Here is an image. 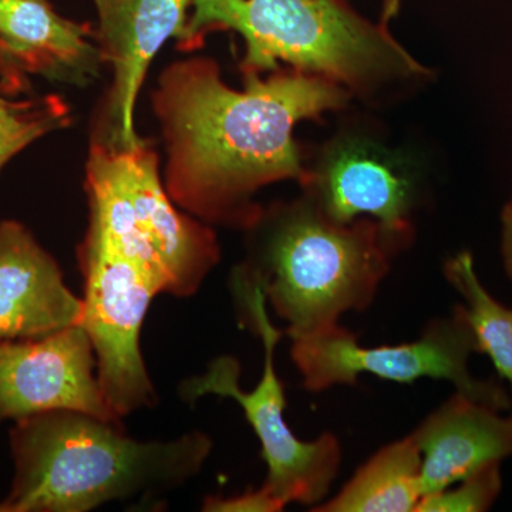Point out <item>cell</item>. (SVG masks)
Segmentation results:
<instances>
[{"label": "cell", "instance_id": "1", "mask_svg": "<svg viewBox=\"0 0 512 512\" xmlns=\"http://www.w3.org/2000/svg\"><path fill=\"white\" fill-rule=\"evenodd\" d=\"M244 77L238 92L222 82L214 60L175 62L158 80L153 109L171 200L204 224L247 231L264 211L256 192L279 181L302 184L308 174L293 128L345 106L349 92L295 69Z\"/></svg>", "mask_w": 512, "mask_h": 512}, {"label": "cell", "instance_id": "2", "mask_svg": "<svg viewBox=\"0 0 512 512\" xmlns=\"http://www.w3.org/2000/svg\"><path fill=\"white\" fill-rule=\"evenodd\" d=\"M10 447L15 477L0 512H87L178 490L200 474L212 440H134L120 421L55 410L16 420Z\"/></svg>", "mask_w": 512, "mask_h": 512}, {"label": "cell", "instance_id": "3", "mask_svg": "<svg viewBox=\"0 0 512 512\" xmlns=\"http://www.w3.org/2000/svg\"><path fill=\"white\" fill-rule=\"evenodd\" d=\"M247 232V259L232 275L261 289L292 340L367 311L394 258L412 242L372 218L336 224L305 195L262 211Z\"/></svg>", "mask_w": 512, "mask_h": 512}, {"label": "cell", "instance_id": "4", "mask_svg": "<svg viewBox=\"0 0 512 512\" xmlns=\"http://www.w3.org/2000/svg\"><path fill=\"white\" fill-rule=\"evenodd\" d=\"M191 10L178 49L190 52L208 33L234 30L247 45L244 76L285 63L365 96L427 73L386 26L363 19L345 0H194Z\"/></svg>", "mask_w": 512, "mask_h": 512}, {"label": "cell", "instance_id": "5", "mask_svg": "<svg viewBox=\"0 0 512 512\" xmlns=\"http://www.w3.org/2000/svg\"><path fill=\"white\" fill-rule=\"evenodd\" d=\"M90 234L136 262L161 293L188 298L221 259L210 225L171 200L146 141L117 147L94 141L86 165Z\"/></svg>", "mask_w": 512, "mask_h": 512}, {"label": "cell", "instance_id": "6", "mask_svg": "<svg viewBox=\"0 0 512 512\" xmlns=\"http://www.w3.org/2000/svg\"><path fill=\"white\" fill-rule=\"evenodd\" d=\"M232 292L248 323L264 346V373L252 390L241 387V365L234 356L212 360L207 372L181 383V397L195 403L204 396H220L238 403L254 429L268 474L262 487L284 507L292 503L315 507L325 500L342 466L338 437L323 433L303 441L286 423L284 383L275 366L276 346L284 336L269 319L268 303L258 286L232 275Z\"/></svg>", "mask_w": 512, "mask_h": 512}, {"label": "cell", "instance_id": "7", "mask_svg": "<svg viewBox=\"0 0 512 512\" xmlns=\"http://www.w3.org/2000/svg\"><path fill=\"white\" fill-rule=\"evenodd\" d=\"M476 340L457 305L448 318L431 320L419 339L400 345L362 346L355 333L338 328L293 340V365L308 392L355 386L363 373L387 382L413 384L423 377L446 380L456 392L495 409L510 407L503 387L471 376L468 360Z\"/></svg>", "mask_w": 512, "mask_h": 512}, {"label": "cell", "instance_id": "8", "mask_svg": "<svg viewBox=\"0 0 512 512\" xmlns=\"http://www.w3.org/2000/svg\"><path fill=\"white\" fill-rule=\"evenodd\" d=\"M84 276L83 320L97 360V377L117 419L156 406L140 336L150 303L160 295L136 262L87 232L79 248Z\"/></svg>", "mask_w": 512, "mask_h": 512}, {"label": "cell", "instance_id": "9", "mask_svg": "<svg viewBox=\"0 0 512 512\" xmlns=\"http://www.w3.org/2000/svg\"><path fill=\"white\" fill-rule=\"evenodd\" d=\"M55 410L120 421L104 400L96 355L82 325L0 342V421Z\"/></svg>", "mask_w": 512, "mask_h": 512}, {"label": "cell", "instance_id": "10", "mask_svg": "<svg viewBox=\"0 0 512 512\" xmlns=\"http://www.w3.org/2000/svg\"><path fill=\"white\" fill-rule=\"evenodd\" d=\"M99 25L94 30L101 59L113 72L109 96L110 144L140 143L134 109L154 56L170 37L180 39L194 0H93Z\"/></svg>", "mask_w": 512, "mask_h": 512}, {"label": "cell", "instance_id": "11", "mask_svg": "<svg viewBox=\"0 0 512 512\" xmlns=\"http://www.w3.org/2000/svg\"><path fill=\"white\" fill-rule=\"evenodd\" d=\"M101 64L89 25L63 18L49 0H0V92H25L32 76L87 86Z\"/></svg>", "mask_w": 512, "mask_h": 512}, {"label": "cell", "instance_id": "12", "mask_svg": "<svg viewBox=\"0 0 512 512\" xmlns=\"http://www.w3.org/2000/svg\"><path fill=\"white\" fill-rule=\"evenodd\" d=\"M301 185L328 220L346 225L366 215L412 241V180L376 147L355 141L336 144L315 170H308Z\"/></svg>", "mask_w": 512, "mask_h": 512}, {"label": "cell", "instance_id": "13", "mask_svg": "<svg viewBox=\"0 0 512 512\" xmlns=\"http://www.w3.org/2000/svg\"><path fill=\"white\" fill-rule=\"evenodd\" d=\"M83 298L64 284L55 258L16 221L0 224V342L82 325Z\"/></svg>", "mask_w": 512, "mask_h": 512}, {"label": "cell", "instance_id": "14", "mask_svg": "<svg viewBox=\"0 0 512 512\" xmlns=\"http://www.w3.org/2000/svg\"><path fill=\"white\" fill-rule=\"evenodd\" d=\"M498 412L456 392L421 421L412 436L421 453L423 495L453 487L512 456V416Z\"/></svg>", "mask_w": 512, "mask_h": 512}, {"label": "cell", "instance_id": "15", "mask_svg": "<svg viewBox=\"0 0 512 512\" xmlns=\"http://www.w3.org/2000/svg\"><path fill=\"white\" fill-rule=\"evenodd\" d=\"M421 497V453L410 434L380 448L335 497L311 511L414 512Z\"/></svg>", "mask_w": 512, "mask_h": 512}, {"label": "cell", "instance_id": "16", "mask_svg": "<svg viewBox=\"0 0 512 512\" xmlns=\"http://www.w3.org/2000/svg\"><path fill=\"white\" fill-rule=\"evenodd\" d=\"M444 276L463 298L457 308L473 332L477 352L490 356L498 375L510 384L512 407V309L495 301L481 285L468 252L448 259Z\"/></svg>", "mask_w": 512, "mask_h": 512}, {"label": "cell", "instance_id": "17", "mask_svg": "<svg viewBox=\"0 0 512 512\" xmlns=\"http://www.w3.org/2000/svg\"><path fill=\"white\" fill-rule=\"evenodd\" d=\"M69 104L59 96L0 97V168L37 138L69 126Z\"/></svg>", "mask_w": 512, "mask_h": 512}, {"label": "cell", "instance_id": "18", "mask_svg": "<svg viewBox=\"0 0 512 512\" xmlns=\"http://www.w3.org/2000/svg\"><path fill=\"white\" fill-rule=\"evenodd\" d=\"M457 487H448L421 497L414 512H481L490 510L500 494V463L488 464Z\"/></svg>", "mask_w": 512, "mask_h": 512}, {"label": "cell", "instance_id": "19", "mask_svg": "<svg viewBox=\"0 0 512 512\" xmlns=\"http://www.w3.org/2000/svg\"><path fill=\"white\" fill-rule=\"evenodd\" d=\"M284 508L262 485L234 497L208 495L202 503V511L207 512H279Z\"/></svg>", "mask_w": 512, "mask_h": 512}, {"label": "cell", "instance_id": "20", "mask_svg": "<svg viewBox=\"0 0 512 512\" xmlns=\"http://www.w3.org/2000/svg\"><path fill=\"white\" fill-rule=\"evenodd\" d=\"M503 261L505 272L512 281V200L503 212Z\"/></svg>", "mask_w": 512, "mask_h": 512}, {"label": "cell", "instance_id": "21", "mask_svg": "<svg viewBox=\"0 0 512 512\" xmlns=\"http://www.w3.org/2000/svg\"><path fill=\"white\" fill-rule=\"evenodd\" d=\"M399 6L400 0H383V25H386V23L396 15Z\"/></svg>", "mask_w": 512, "mask_h": 512}]
</instances>
